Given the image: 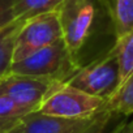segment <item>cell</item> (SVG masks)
Masks as SVG:
<instances>
[{"mask_svg":"<svg viewBox=\"0 0 133 133\" xmlns=\"http://www.w3.org/2000/svg\"><path fill=\"white\" fill-rule=\"evenodd\" d=\"M115 133H133V119L130 121H127V119H124L116 128Z\"/></svg>","mask_w":133,"mask_h":133,"instance_id":"2e32d148","label":"cell"},{"mask_svg":"<svg viewBox=\"0 0 133 133\" xmlns=\"http://www.w3.org/2000/svg\"><path fill=\"white\" fill-rule=\"evenodd\" d=\"M56 12L63 41L77 68L110 51L103 38H115V33L103 0H63Z\"/></svg>","mask_w":133,"mask_h":133,"instance_id":"6da1fadb","label":"cell"},{"mask_svg":"<svg viewBox=\"0 0 133 133\" xmlns=\"http://www.w3.org/2000/svg\"><path fill=\"white\" fill-rule=\"evenodd\" d=\"M34 111V108L24 106L7 95H0V120L18 119Z\"/></svg>","mask_w":133,"mask_h":133,"instance_id":"5bb4252c","label":"cell"},{"mask_svg":"<svg viewBox=\"0 0 133 133\" xmlns=\"http://www.w3.org/2000/svg\"><path fill=\"white\" fill-rule=\"evenodd\" d=\"M112 22L115 38L133 30V0H103Z\"/></svg>","mask_w":133,"mask_h":133,"instance_id":"ba28073f","label":"cell"},{"mask_svg":"<svg viewBox=\"0 0 133 133\" xmlns=\"http://www.w3.org/2000/svg\"><path fill=\"white\" fill-rule=\"evenodd\" d=\"M127 117L128 116H124L120 114H114V112L106 111L103 108V111H101V114L98 115L94 124L85 133H115L119 124Z\"/></svg>","mask_w":133,"mask_h":133,"instance_id":"4fadbf2b","label":"cell"},{"mask_svg":"<svg viewBox=\"0 0 133 133\" xmlns=\"http://www.w3.org/2000/svg\"><path fill=\"white\" fill-rule=\"evenodd\" d=\"M77 69L64 41L60 39L17 63H12L8 73L51 78L64 84Z\"/></svg>","mask_w":133,"mask_h":133,"instance_id":"7a4b0ae2","label":"cell"},{"mask_svg":"<svg viewBox=\"0 0 133 133\" xmlns=\"http://www.w3.org/2000/svg\"><path fill=\"white\" fill-rule=\"evenodd\" d=\"M104 103L106 101L99 97L60 82L43 99L37 112L68 119H86L99 114L104 108Z\"/></svg>","mask_w":133,"mask_h":133,"instance_id":"277c9868","label":"cell"},{"mask_svg":"<svg viewBox=\"0 0 133 133\" xmlns=\"http://www.w3.org/2000/svg\"><path fill=\"white\" fill-rule=\"evenodd\" d=\"M64 84L104 101L110 99L120 86L119 64L112 48L78 68Z\"/></svg>","mask_w":133,"mask_h":133,"instance_id":"3957f363","label":"cell"},{"mask_svg":"<svg viewBox=\"0 0 133 133\" xmlns=\"http://www.w3.org/2000/svg\"><path fill=\"white\" fill-rule=\"evenodd\" d=\"M104 110L124 116L133 115V73L117 89V91L106 101Z\"/></svg>","mask_w":133,"mask_h":133,"instance_id":"7c38bea8","label":"cell"},{"mask_svg":"<svg viewBox=\"0 0 133 133\" xmlns=\"http://www.w3.org/2000/svg\"><path fill=\"white\" fill-rule=\"evenodd\" d=\"M60 39H63V30L56 11L35 16L22 24L15 41L12 63H17Z\"/></svg>","mask_w":133,"mask_h":133,"instance_id":"5b68a950","label":"cell"},{"mask_svg":"<svg viewBox=\"0 0 133 133\" xmlns=\"http://www.w3.org/2000/svg\"><path fill=\"white\" fill-rule=\"evenodd\" d=\"M24 22L25 21L17 20L13 24L0 30V77L5 76L9 72L11 64H12V56H13L15 41Z\"/></svg>","mask_w":133,"mask_h":133,"instance_id":"8fae6325","label":"cell"},{"mask_svg":"<svg viewBox=\"0 0 133 133\" xmlns=\"http://www.w3.org/2000/svg\"><path fill=\"white\" fill-rule=\"evenodd\" d=\"M16 20L12 0H0V30L13 24Z\"/></svg>","mask_w":133,"mask_h":133,"instance_id":"9a60e30c","label":"cell"},{"mask_svg":"<svg viewBox=\"0 0 133 133\" xmlns=\"http://www.w3.org/2000/svg\"><path fill=\"white\" fill-rule=\"evenodd\" d=\"M17 119H11V120H0V133H5L12 125L16 123Z\"/></svg>","mask_w":133,"mask_h":133,"instance_id":"e0dca14e","label":"cell"},{"mask_svg":"<svg viewBox=\"0 0 133 133\" xmlns=\"http://www.w3.org/2000/svg\"><path fill=\"white\" fill-rule=\"evenodd\" d=\"M16 20L28 21L35 16L56 11L63 0H12Z\"/></svg>","mask_w":133,"mask_h":133,"instance_id":"30bf717a","label":"cell"},{"mask_svg":"<svg viewBox=\"0 0 133 133\" xmlns=\"http://www.w3.org/2000/svg\"><path fill=\"white\" fill-rule=\"evenodd\" d=\"M57 84H60V81L51 78L7 73L0 77V95H7L37 111L43 99L56 88Z\"/></svg>","mask_w":133,"mask_h":133,"instance_id":"8992f818","label":"cell"},{"mask_svg":"<svg viewBox=\"0 0 133 133\" xmlns=\"http://www.w3.org/2000/svg\"><path fill=\"white\" fill-rule=\"evenodd\" d=\"M112 51L117 59L119 78L121 86L133 73V30L117 38L112 46Z\"/></svg>","mask_w":133,"mask_h":133,"instance_id":"9c48e42d","label":"cell"},{"mask_svg":"<svg viewBox=\"0 0 133 133\" xmlns=\"http://www.w3.org/2000/svg\"><path fill=\"white\" fill-rule=\"evenodd\" d=\"M99 114L86 119H68L34 111L18 117L5 133H85Z\"/></svg>","mask_w":133,"mask_h":133,"instance_id":"52a82bcc","label":"cell"}]
</instances>
